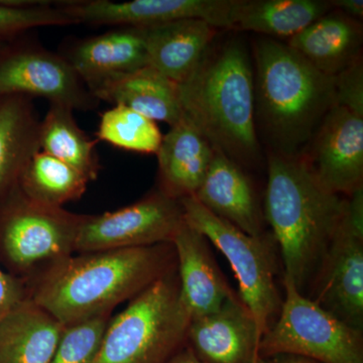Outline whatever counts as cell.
I'll use <instances>...</instances> for the list:
<instances>
[{
	"label": "cell",
	"mask_w": 363,
	"mask_h": 363,
	"mask_svg": "<svg viewBox=\"0 0 363 363\" xmlns=\"http://www.w3.org/2000/svg\"><path fill=\"white\" fill-rule=\"evenodd\" d=\"M40 121L32 98H0V199L16 185L39 152Z\"/></svg>",
	"instance_id": "603a6c76"
},
{
	"label": "cell",
	"mask_w": 363,
	"mask_h": 363,
	"mask_svg": "<svg viewBox=\"0 0 363 363\" xmlns=\"http://www.w3.org/2000/svg\"><path fill=\"white\" fill-rule=\"evenodd\" d=\"M94 96L98 101L123 105L152 121L168 123L171 128L184 116L178 84L150 66L105 86Z\"/></svg>",
	"instance_id": "7402d4cb"
},
{
	"label": "cell",
	"mask_w": 363,
	"mask_h": 363,
	"mask_svg": "<svg viewBox=\"0 0 363 363\" xmlns=\"http://www.w3.org/2000/svg\"><path fill=\"white\" fill-rule=\"evenodd\" d=\"M191 320L176 271L111 317L94 363H169L187 346Z\"/></svg>",
	"instance_id": "5b68a950"
},
{
	"label": "cell",
	"mask_w": 363,
	"mask_h": 363,
	"mask_svg": "<svg viewBox=\"0 0 363 363\" xmlns=\"http://www.w3.org/2000/svg\"><path fill=\"white\" fill-rule=\"evenodd\" d=\"M285 300L262 336L259 357L298 355L317 363H363L362 332L355 330L302 295L284 277Z\"/></svg>",
	"instance_id": "ba28073f"
},
{
	"label": "cell",
	"mask_w": 363,
	"mask_h": 363,
	"mask_svg": "<svg viewBox=\"0 0 363 363\" xmlns=\"http://www.w3.org/2000/svg\"><path fill=\"white\" fill-rule=\"evenodd\" d=\"M177 271L172 243L74 253L26 281L28 298L65 327L112 314Z\"/></svg>",
	"instance_id": "6da1fadb"
},
{
	"label": "cell",
	"mask_w": 363,
	"mask_h": 363,
	"mask_svg": "<svg viewBox=\"0 0 363 363\" xmlns=\"http://www.w3.org/2000/svg\"><path fill=\"white\" fill-rule=\"evenodd\" d=\"M65 326L30 298L0 320V363H49Z\"/></svg>",
	"instance_id": "44dd1931"
},
{
	"label": "cell",
	"mask_w": 363,
	"mask_h": 363,
	"mask_svg": "<svg viewBox=\"0 0 363 363\" xmlns=\"http://www.w3.org/2000/svg\"><path fill=\"white\" fill-rule=\"evenodd\" d=\"M331 11L330 0H238L233 30L290 40Z\"/></svg>",
	"instance_id": "cb8c5ba5"
},
{
	"label": "cell",
	"mask_w": 363,
	"mask_h": 363,
	"mask_svg": "<svg viewBox=\"0 0 363 363\" xmlns=\"http://www.w3.org/2000/svg\"><path fill=\"white\" fill-rule=\"evenodd\" d=\"M88 183L82 174L56 157L39 150L26 164L18 186L28 199L51 207H63L85 194Z\"/></svg>",
	"instance_id": "484cf974"
},
{
	"label": "cell",
	"mask_w": 363,
	"mask_h": 363,
	"mask_svg": "<svg viewBox=\"0 0 363 363\" xmlns=\"http://www.w3.org/2000/svg\"><path fill=\"white\" fill-rule=\"evenodd\" d=\"M73 112L65 105L50 104L40 123V150L69 164L88 181H95L100 172L97 140L81 130Z\"/></svg>",
	"instance_id": "d4e9b609"
},
{
	"label": "cell",
	"mask_w": 363,
	"mask_h": 363,
	"mask_svg": "<svg viewBox=\"0 0 363 363\" xmlns=\"http://www.w3.org/2000/svg\"><path fill=\"white\" fill-rule=\"evenodd\" d=\"M95 135L97 142L145 155H157L162 140L156 121L123 105H113L101 114Z\"/></svg>",
	"instance_id": "4316f807"
},
{
	"label": "cell",
	"mask_w": 363,
	"mask_h": 363,
	"mask_svg": "<svg viewBox=\"0 0 363 363\" xmlns=\"http://www.w3.org/2000/svg\"><path fill=\"white\" fill-rule=\"evenodd\" d=\"M302 157L327 190L350 197L363 187V116L335 105Z\"/></svg>",
	"instance_id": "4fadbf2b"
},
{
	"label": "cell",
	"mask_w": 363,
	"mask_h": 363,
	"mask_svg": "<svg viewBox=\"0 0 363 363\" xmlns=\"http://www.w3.org/2000/svg\"><path fill=\"white\" fill-rule=\"evenodd\" d=\"M215 155V149L201 131L183 116L162 135L157 157V190L173 199L194 196L200 188Z\"/></svg>",
	"instance_id": "ac0fdd59"
},
{
	"label": "cell",
	"mask_w": 363,
	"mask_h": 363,
	"mask_svg": "<svg viewBox=\"0 0 363 363\" xmlns=\"http://www.w3.org/2000/svg\"><path fill=\"white\" fill-rule=\"evenodd\" d=\"M26 298H28L26 281L0 267V320Z\"/></svg>",
	"instance_id": "4dcf8cb0"
},
{
	"label": "cell",
	"mask_w": 363,
	"mask_h": 363,
	"mask_svg": "<svg viewBox=\"0 0 363 363\" xmlns=\"http://www.w3.org/2000/svg\"><path fill=\"white\" fill-rule=\"evenodd\" d=\"M70 25L75 23L52 1H0V48L33 28Z\"/></svg>",
	"instance_id": "83f0119b"
},
{
	"label": "cell",
	"mask_w": 363,
	"mask_h": 363,
	"mask_svg": "<svg viewBox=\"0 0 363 363\" xmlns=\"http://www.w3.org/2000/svg\"><path fill=\"white\" fill-rule=\"evenodd\" d=\"M335 105L363 116V64L357 59L334 77Z\"/></svg>",
	"instance_id": "f546056e"
},
{
	"label": "cell",
	"mask_w": 363,
	"mask_h": 363,
	"mask_svg": "<svg viewBox=\"0 0 363 363\" xmlns=\"http://www.w3.org/2000/svg\"><path fill=\"white\" fill-rule=\"evenodd\" d=\"M264 215L283 259L284 277L308 296L345 210L347 197L318 181L302 157L267 152Z\"/></svg>",
	"instance_id": "7a4b0ae2"
},
{
	"label": "cell",
	"mask_w": 363,
	"mask_h": 363,
	"mask_svg": "<svg viewBox=\"0 0 363 363\" xmlns=\"http://www.w3.org/2000/svg\"><path fill=\"white\" fill-rule=\"evenodd\" d=\"M184 116L243 169L262 157L255 116V76L247 45L233 39L209 48L178 84Z\"/></svg>",
	"instance_id": "277c9868"
},
{
	"label": "cell",
	"mask_w": 363,
	"mask_h": 363,
	"mask_svg": "<svg viewBox=\"0 0 363 363\" xmlns=\"http://www.w3.org/2000/svg\"><path fill=\"white\" fill-rule=\"evenodd\" d=\"M87 216L33 202L16 185L0 199V267L28 281L71 257Z\"/></svg>",
	"instance_id": "8992f818"
},
{
	"label": "cell",
	"mask_w": 363,
	"mask_h": 363,
	"mask_svg": "<svg viewBox=\"0 0 363 363\" xmlns=\"http://www.w3.org/2000/svg\"><path fill=\"white\" fill-rule=\"evenodd\" d=\"M61 55L93 95L123 76L149 66L145 30L140 28L123 26L75 40Z\"/></svg>",
	"instance_id": "9a60e30c"
},
{
	"label": "cell",
	"mask_w": 363,
	"mask_h": 363,
	"mask_svg": "<svg viewBox=\"0 0 363 363\" xmlns=\"http://www.w3.org/2000/svg\"><path fill=\"white\" fill-rule=\"evenodd\" d=\"M252 57L257 135L271 154L302 157L335 106L334 77L278 40L260 38Z\"/></svg>",
	"instance_id": "3957f363"
},
{
	"label": "cell",
	"mask_w": 363,
	"mask_h": 363,
	"mask_svg": "<svg viewBox=\"0 0 363 363\" xmlns=\"http://www.w3.org/2000/svg\"><path fill=\"white\" fill-rule=\"evenodd\" d=\"M45 98L75 111H93L100 101L61 54L13 40L0 48V98Z\"/></svg>",
	"instance_id": "8fae6325"
},
{
	"label": "cell",
	"mask_w": 363,
	"mask_h": 363,
	"mask_svg": "<svg viewBox=\"0 0 363 363\" xmlns=\"http://www.w3.org/2000/svg\"><path fill=\"white\" fill-rule=\"evenodd\" d=\"M189 225L202 233L228 260L240 284V298L252 313L260 340L274 323L283 301L276 284L274 238L248 235L208 211L194 196L180 200Z\"/></svg>",
	"instance_id": "52a82bcc"
},
{
	"label": "cell",
	"mask_w": 363,
	"mask_h": 363,
	"mask_svg": "<svg viewBox=\"0 0 363 363\" xmlns=\"http://www.w3.org/2000/svg\"><path fill=\"white\" fill-rule=\"evenodd\" d=\"M169 363H204L201 362L193 350L189 347L188 344L185 348H183L180 352L177 353L175 357L169 360Z\"/></svg>",
	"instance_id": "836d02e7"
},
{
	"label": "cell",
	"mask_w": 363,
	"mask_h": 363,
	"mask_svg": "<svg viewBox=\"0 0 363 363\" xmlns=\"http://www.w3.org/2000/svg\"><path fill=\"white\" fill-rule=\"evenodd\" d=\"M207 238L185 221L173 245L177 257V274L182 301L191 319L211 314L233 296Z\"/></svg>",
	"instance_id": "e0dca14e"
},
{
	"label": "cell",
	"mask_w": 363,
	"mask_h": 363,
	"mask_svg": "<svg viewBox=\"0 0 363 363\" xmlns=\"http://www.w3.org/2000/svg\"><path fill=\"white\" fill-rule=\"evenodd\" d=\"M112 314L65 327L49 363H94Z\"/></svg>",
	"instance_id": "f1b7e54d"
},
{
	"label": "cell",
	"mask_w": 363,
	"mask_h": 363,
	"mask_svg": "<svg viewBox=\"0 0 363 363\" xmlns=\"http://www.w3.org/2000/svg\"><path fill=\"white\" fill-rule=\"evenodd\" d=\"M184 223L180 200L157 189L116 211L88 215L79 233L75 253L172 243Z\"/></svg>",
	"instance_id": "30bf717a"
},
{
	"label": "cell",
	"mask_w": 363,
	"mask_h": 363,
	"mask_svg": "<svg viewBox=\"0 0 363 363\" xmlns=\"http://www.w3.org/2000/svg\"><path fill=\"white\" fill-rule=\"evenodd\" d=\"M143 30L149 66L177 84L195 71L218 32L206 21L195 18L171 21Z\"/></svg>",
	"instance_id": "d6986e66"
},
{
	"label": "cell",
	"mask_w": 363,
	"mask_h": 363,
	"mask_svg": "<svg viewBox=\"0 0 363 363\" xmlns=\"http://www.w3.org/2000/svg\"><path fill=\"white\" fill-rule=\"evenodd\" d=\"M238 0H67L57 7L75 23L140 28L195 18L217 30H233Z\"/></svg>",
	"instance_id": "7c38bea8"
},
{
	"label": "cell",
	"mask_w": 363,
	"mask_h": 363,
	"mask_svg": "<svg viewBox=\"0 0 363 363\" xmlns=\"http://www.w3.org/2000/svg\"><path fill=\"white\" fill-rule=\"evenodd\" d=\"M332 9L352 18V20L362 21L363 18L362 0H330Z\"/></svg>",
	"instance_id": "1f68e13d"
},
{
	"label": "cell",
	"mask_w": 363,
	"mask_h": 363,
	"mask_svg": "<svg viewBox=\"0 0 363 363\" xmlns=\"http://www.w3.org/2000/svg\"><path fill=\"white\" fill-rule=\"evenodd\" d=\"M308 297L363 332V187L347 197L342 218Z\"/></svg>",
	"instance_id": "9c48e42d"
},
{
	"label": "cell",
	"mask_w": 363,
	"mask_h": 363,
	"mask_svg": "<svg viewBox=\"0 0 363 363\" xmlns=\"http://www.w3.org/2000/svg\"><path fill=\"white\" fill-rule=\"evenodd\" d=\"M196 200L215 216L255 238L266 235L264 207L245 169L215 150Z\"/></svg>",
	"instance_id": "2e32d148"
},
{
	"label": "cell",
	"mask_w": 363,
	"mask_h": 363,
	"mask_svg": "<svg viewBox=\"0 0 363 363\" xmlns=\"http://www.w3.org/2000/svg\"><path fill=\"white\" fill-rule=\"evenodd\" d=\"M259 342L255 318L235 293L189 325L188 346L204 363H257Z\"/></svg>",
	"instance_id": "5bb4252c"
},
{
	"label": "cell",
	"mask_w": 363,
	"mask_h": 363,
	"mask_svg": "<svg viewBox=\"0 0 363 363\" xmlns=\"http://www.w3.org/2000/svg\"><path fill=\"white\" fill-rule=\"evenodd\" d=\"M286 45L317 70L335 77L362 58V21L331 11L288 40Z\"/></svg>",
	"instance_id": "ffe728a7"
},
{
	"label": "cell",
	"mask_w": 363,
	"mask_h": 363,
	"mask_svg": "<svg viewBox=\"0 0 363 363\" xmlns=\"http://www.w3.org/2000/svg\"><path fill=\"white\" fill-rule=\"evenodd\" d=\"M257 363H317L309 358L298 357V355L279 354L274 357H260Z\"/></svg>",
	"instance_id": "d6a6232c"
}]
</instances>
